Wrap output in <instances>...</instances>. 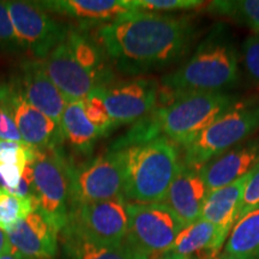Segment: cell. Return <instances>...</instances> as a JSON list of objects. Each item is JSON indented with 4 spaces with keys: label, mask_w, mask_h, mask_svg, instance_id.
Listing matches in <instances>:
<instances>
[{
    "label": "cell",
    "mask_w": 259,
    "mask_h": 259,
    "mask_svg": "<svg viewBox=\"0 0 259 259\" xmlns=\"http://www.w3.org/2000/svg\"><path fill=\"white\" fill-rule=\"evenodd\" d=\"M93 37L112 66L132 78L185 60L193 48L197 30L190 16L137 10L96 27Z\"/></svg>",
    "instance_id": "6da1fadb"
},
{
    "label": "cell",
    "mask_w": 259,
    "mask_h": 259,
    "mask_svg": "<svg viewBox=\"0 0 259 259\" xmlns=\"http://www.w3.org/2000/svg\"><path fill=\"white\" fill-rule=\"evenodd\" d=\"M236 102L238 100L232 94L212 93L190 94L158 103L153 112L114 142L111 149H122L164 137L183 150Z\"/></svg>",
    "instance_id": "7a4b0ae2"
},
{
    "label": "cell",
    "mask_w": 259,
    "mask_h": 259,
    "mask_svg": "<svg viewBox=\"0 0 259 259\" xmlns=\"http://www.w3.org/2000/svg\"><path fill=\"white\" fill-rule=\"evenodd\" d=\"M240 54L231 32L219 24L193 53L160 82V101L164 103L190 94L226 93L239 79Z\"/></svg>",
    "instance_id": "3957f363"
},
{
    "label": "cell",
    "mask_w": 259,
    "mask_h": 259,
    "mask_svg": "<svg viewBox=\"0 0 259 259\" xmlns=\"http://www.w3.org/2000/svg\"><path fill=\"white\" fill-rule=\"evenodd\" d=\"M124 154V198L128 203H161L183 166V151L164 137L120 149Z\"/></svg>",
    "instance_id": "277c9868"
},
{
    "label": "cell",
    "mask_w": 259,
    "mask_h": 259,
    "mask_svg": "<svg viewBox=\"0 0 259 259\" xmlns=\"http://www.w3.org/2000/svg\"><path fill=\"white\" fill-rule=\"evenodd\" d=\"M71 160L63 147L35 150V156L25 167L23 179L29 184L35 210L58 232L67 225L71 212Z\"/></svg>",
    "instance_id": "5b68a950"
},
{
    "label": "cell",
    "mask_w": 259,
    "mask_h": 259,
    "mask_svg": "<svg viewBox=\"0 0 259 259\" xmlns=\"http://www.w3.org/2000/svg\"><path fill=\"white\" fill-rule=\"evenodd\" d=\"M258 130L259 97L238 101L181 150L183 164L199 169L206 162L253 137Z\"/></svg>",
    "instance_id": "8992f818"
},
{
    "label": "cell",
    "mask_w": 259,
    "mask_h": 259,
    "mask_svg": "<svg viewBox=\"0 0 259 259\" xmlns=\"http://www.w3.org/2000/svg\"><path fill=\"white\" fill-rule=\"evenodd\" d=\"M71 209L83 203L122 198L125 187L124 154L109 148L79 164L71 161Z\"/></svg>",
    "instance_id": "52a82bcc"
},
{
    "label": "cell",
    "mask_w": 259,
    "mask_h": 259,
    "mask_svg": "<svg viewBox=\"0 0 259 259\" xmlns=\"http://www.w3.org/2000/svg\"><path fill=\"white\" fill-rule=\"evenodd\" d=\"M125 242L148 259H160L168 253L185 227L162 203H128Z\"/></svg>",
    "instance_id": "ba28073f"
},
{
    "label": "cell",
    "mask_w": 259,
    "mask_h": 259,
    "mask_svg": "<svg viewBox=\"0 0 259 259\" xmlns=\"http://www.w3.org/2000/svg\"><path fill=\"white\" fill-rule=\"evenodd\" d=\"M5 4L22 51L29 52L36 60L45 59L66 40L69 27L52 17L37 3L5 2Z\"/></svg>",
    "instance_id": "9c48e42d"
},
{
    "label": "cell",
    "mask_w": 259,
    "mask_h": 259,
    "mask_svg": "<svg viewBox=\"0 0 259 259\" xmlns=\"http://www.w3.org/2000/svg\"><path fill=\"white\" fill-rule=\"evenodd\" d=\"M97 90L114 130L136 124L153 112L160 101V82L148 76L114 80Z\"/></svg>",
    "instance_id": "30bf717a"
},
{
    "label": "cell",
    "mask_w": 259,
    "mask_h": 259,
    "mask_svg": "<svg viewBox=\"0 0 259 259\" xmlns=\"http://www.w3.org/2000/svg\"><path fill=\"white\" fill-rule=\"evenodd\" d=\"M127 204L124 197L78 204L71 209L67 225L93 241L121 245L127 234Z\"/></svg>",
    "instance_id": "8fae6325"
},
{
    "label": "cell",
    "mask_w": 259,
    "mask_h": 259,
    "mask_svg": "<svg viewBox=\"0 0 259 259\" xmlns=\"http://www.w3.org/2000/svg\"><path fill=\"white\" fill-rule=\"evenodd\" d=\"M0 101L8 107L25 144L34 150L63 147L59 126L25 100L14 79L0 82Z\"/></svg>",
    "instance_id": "7c38bea8"
},
{
    "label": "cell",
    "mask_w": 259,
    "mask_h": 259,
    "mask_svg": "<svg viewBox=\"0 0 259 259\" xmlns=\"http://www.w3.org/2000/svg\"><path fill=\"white\" fill-rule=\"evenodd\" d=\"M41 64L69 102L83 101L94 90L102 87L101 82L77 61L65 41L42 59Z\"/></svg>",
    "instance_id": "4fadbf2b"
},
{
    "label": "cell",
    "mask_w": 259,
    "mask_h": 259,
    "mask_svg": "<svg viewBox=\"0 0 259 259\" xmlns=\"http://www.w3.org/2000/svg\"><path fill=\"white\" fill-rule=\"evenodd\" d=\"M12 79L25 100L60 127L61 116L69 101L45 72L41 60L24 61Z\"/></svg>",
    "instance_id": "5bb4252c"
},
{
    "label": "cell",
    "mask_w": 259,
    "mask_h": 259,
    "mask_svg": "<svg viewBox=\"0 0 259 259\" xmlns=\"http://www.w3.org/2000/svg\"><path fill=\"white\" fill-rule=\"evenodd\" d=\"M258 163L259 136H255L206 162L199 171L210 192L248 176Z\"/></svg>",
    "instance_id": "9a60e30c"
},
{
    "label": "cell",
    "mask_w": 259,
    "mask_h": 259,
    "mask_svg": "<svg viewBox=\"0 0 259 259\" xmlns=\"http://www.w3.org/2000/svg\"><path fill=\"white\" fill-rule=\"evenodd\" d=\"M10 248L27 259H54L59 232L40 212L32 211L6 233Z\"/></svg>",
    "instance_id": "2e32d148"
},
{
    "label": "cell",
    "mask_w": 259,
    "mask_h": 259,
    "mask_svg": "<svg viewBox=\"0 0 259 259\" xmlns=\"http://www.w3.org/2000/svg\"><path fill=\"white\" fill-rule=\"evenodd\" d=\"M208 194V186L199 169L183 164L161 203L176 213L184 226H187L200 219Z\"/></svg>",
    "instance_id": "e0dca14e"
},
{
    "label": "cell",
    "mask_w": 259,
    "mask_h": 259,
    "mask_svg": "<svg viewBox=\"0 0 259 259\" xmlns=\"http://www.w3.org/2000/svg\"><path fill=\"white\" fill-rule=\"evenodd\" d=\"M37 4L47 12L78 19L92 27L109 23L138 10L132 0H50Z\"/></svg>",
    "instance_id": "ac0fdd59"
},
{
    "label": "cell",
    "mask_w": 259,
    "mask_h": 259,
    "mask_svg": "<svg viewBox=\"0 0 259 259\" xmlns=\"http://www.w3.org/2000/svg\"><path fill=\"white\" fill-rule=\"evenodd\" d=\"M248 177L250 174L236 180L231 185L210 191L204 202L200 218L215 226L225 244L238 220L239 206Z\"/></svg>",
    "instance_id": "d6986e66"
},
{
    "label": "cell",
    "mask_w": 259,
    "mask_h": 259,
    "mask_svg": "<svg viewBox=\"0 0 259 259\" xmlns=\"http://www.w3.org/2000/svg\"><path fill=\"white\" fill-rule=\"evenodd\" d=\"M223 246L215 226L200 218L184 227L168 253L186 259H218Z\"/></svg>",
    "instance_id": "ffe728a7"
},
{
    "label": "cell",
    "mask_w": 259,
    "mask_h": 259,
    "mask_svg": "<svg viewBox=\"0 0 259 259\" xmlns=\"http://www.w3.org/2000/svg\"><path fill=\"white\" fill-rule=\"evenodd\" d=\"M60 242L67 259H148L124 241L121 245H105L93 241L66 225L60 232Z\"/></svg>",
    "instance_id": "44dd1931"
},
{
    "label": "cell",
    "mask_w": 259,
    "mask_h": 259,
    "mask_svg": "<svg viewBox=\"0 0 259 259\" xmlns=\"http://www.w3.org/2000/svg\"><path fill=\"white\" fill-rule=\"evenodd\" d=\"M60 131L64 143L69 145L74 154L82 156L92 155L96 142L102 137L87 116L83 101L67 103L61 116Z\"/></svg>",
    "instance_id": "7402d4cb"
},
{
    "label": "cell",
    "mask_w": 259,
    "mask_h": 259,
    "mask_svg": "<svg viewBox=\"0 0 259 259\" xmlns=\"http://www.w3.org/2000/svg\"><path fill=\"white\" fill-rule=\"evenodd\" d=\"M222 253L239 259H259V206L235 222Z\"/></svg>",
    "instance_id": "603a6c76"
},
{
    "label": "cell",
    "mask_w": 259,
    "mask_h": 259,
    "mask_svg": "<svg viewBox=\"0 0 259 259\" xmlns=\"http://www.w3.org/2000/svg\"><path fill=\"white\" fill-rule=\"evenodd\" d=\"M211 15L226 17L259 34V0H218L208 5Z\"/></svg>",
    "instance_id": "cb8c5ba5"
},
{
    "label": "cell",
    "mask_w": 259,
    "mask_h": 259,
    "mask_svg": "<svg viewBox=\"0 0 259 259\" xmlns=\"http://www.w3.org/2000/svg\"><path fill=\"white\" fill-rule=\"evenodd\" d=\"M32 211H35V203L30 197L0 187V229L8 233Z\"/></svg>",
    "instance_id": "d4e9b609"
},
{
    "label": "cell",
    "mask_w": 259,
    "mask_h": 259,
    "mask_svg": "<svg viewBox=\"0 0 259 259\" xmlns=\"http://www.w3.org/2000/svg\"><path fill=\"white\" fill-rule=\"evenodd\" d=\"M83 106L88 119L99 130L102 137L109 135L114 130L99 90L95 89L85 100H83Z\"/></svg>",
    "instance_id": "484cf974"
},
{
    "label": "cell",
    "mask_w": 259,
    "mask_h": 259,
    "mask_svg": "<svg viewBox=\"0 0 259 259\" xmlns=\"http://www.w3.org/2000/svg\"><path fill=\"white\" fill-rule=\"evenodd\" d=\"M134 5L141 11L171 14L177 11H190L202 8L200 0H132Z\"/></svg>",
    "instance_id": "4316f807"
},
{
    "label": "cell",
    "mask_w": 259,
    "mask_h": 259,
    "mask_svg": "<svg viewBox=\"0 0 259 259\" xmlns=\"http://www.w3.org/2000/svg\"><path fill=\"white\" fill-rule=\"evenodd\" d=\"M241 64L250 82L259 88V34H253L241 46Z\"/></svg>",
    "instance_id": "83f0119b"
},
{
    "label": "cell",
    "mask_w": 259,
    "mask_h": 259,
    "mask_svg": "<svg viewBox=\"0 0 259 259\" xmlns=\"http://www.w3.org/2000/svg\"><path fill=\"white\" fill-rule=\"evenodd\" d=\"M34 156L35 150L27 144L0 141V163L14 164L25 169Z\"/></svg>",
    "instance_id": "f1b7e54d"
},
{
    "label": "cell",
    "mask_w": 259,
    "mask_h": 259,
    "mask_svg": "<svg viewBox=\"0 0 259 259\" xmlns=\"http://www.w3.org/2000/svg\"><path fill=\"white\" fill-rule=\"evenodd\" d=\"M0 52H8V53L22 52L5 2H0Z\"/></svg>",
    "instance_id": "f546056e"
},
{
    "label": "cell",
    "mask_w": 259,
    "mask_h": 259,
    "mask_svg": "<svg viewBox=\"0 0 259 259\" xmlns=\"http://www.w3.org/2000/svg\"><path fill=\"white\" fill-rule=\"evenodd\" d=\"M257 206H259V163L251 171L247 183H246L240 206H239L238 220Z\"/></svg>",
    "instance_id": "4dcf8cb0"
},
{
    "label": "cell",
    "mask_w": 259,
    "mask_h": 259,
    "mask_svg": "<svg viewBox=\"0 0 259 259\" xmlns=\"http://www.w3.org/2000/svg\"><path fill=\"white\" fill-rule=\"evenodd\" d=\"M0 141L24 143L11 113L3 101H0Z\"/></svg>",
    "instance_id": "1f68e13d"
},
{
    "label": "cell",
    "mask_w": 259,
    "mask_h": 259,
    "mask_svg": "<svg viewBox=\"0 0 259 259\" xmlns=\"http://www.w3.org/2000/svg\"><path fill=\"white\" fill-rule=\"evenodd\" d=\"M24 169L14 164L0 163V187L16 192L21 185Z\"/></svg>",
    "instance_id": "d6a6232c"
},
{
    "label": "cell",
    "mask_w": 259,
    "mask_h": 259,
    "mask_svg": "<svg viewBox=\"0 0 259 259\" xmlns=\"http://www.w3.org/2000/svg\"><path fill=\"white\" fill-rule=\"evenodd\" d=\"M10 250V244L8 240V236H6V233L0 229V254L4 253V252Z\"/></svg>",
    "instance_id": "836d02e7"
},
{
    "label": "cell",
    "mask_w": 259,
    "mask_h": 259,
    "mask_svg": "<svg viewBox=\"0 0 259 259\" xmlns=\"http://www.w3.org/2000/svg\"><path fill=\"white\" fill-rule=\"evenodd\" d=\"M0 259H27V258H24L23 255L18 254L17 252L12 251L11 248H10L9 251H6L4 253L0 254Z\"/></svg>",
    "instance_id": "e575fe53"
},
{
    "label": "cell",
    "mask_w": 259,
    "mask_h": 259,
    "mask_svg": "<svg viewBox=\"0 0 259 259\" xmlns=\"http://www.w3.org/2000/svg\"><path fill=\"white\" fill-rule=\"evenodd\" d=\"M160 259H186V258L179 257V255H174V254H170V253H166V254L162 255Z\"/></svg>",
    "instance_id": "d590c367"
},
{
    "label": "cell",
    "mask_w": 259,
    "mask_h": 259,
    "mask_svg": "<svg viewBox=\"0 0 259 259\" xmlns=\"http://www.w3.org/2000/svg\"><path fill=\"white\" fill-rule=\"evenodd\" d=\"M218 259H239V258L233 257V255H229V254H225V253H222V254H220V257H219Z\"/></svg>",
    "instance_id": "8d00e7d4"
}]
</instances>
